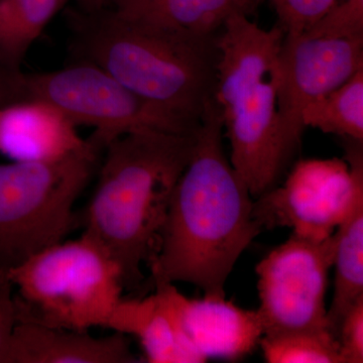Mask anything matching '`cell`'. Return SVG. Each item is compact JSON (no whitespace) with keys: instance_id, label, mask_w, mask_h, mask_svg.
<instances>
[{"instance_id":"cell-9","label":"cell","mask_w":363,"mask_h":363,"mask_svg":"<svg viewBox=\"0 0 363 363\" xmlns=\"http://www.w3.org/2000/svg\"><path fill=\"white\" fill-rule=\"evenodd\" d=\"M335 245V234L322 241L292 234L260 260L255 272L264 336L330 329L326 292Z\"/></svg>"},{"instance_id":"cell-25","label":"cell","mask_w":363,"mask_h":363,"mask_svg":"<svg viewBox=\"0 0 363 363\" xmlns=\"http://www.w3.org/2000/svg\"><path fill=\"white\" fill-rule=\"evenodd\" d=\"M240 2L241 7H242L245 13L247 14L248 11H252V0H238Z\"/></svg>"},{"instance_id":"cell-16","label":"cell","mask_w":363,"mask_h":363,"mask_svg":"<svg viewBox=\"0 0 363 363\" xmlns=\"http://www.w3.org/2000/svg\"><path fill=\"white\" fill-rule=\"evenodd\" d=\"M334 234L335 286L327 319L336 336L341 320L358 298L363 297V196Z\"/></svg>"},{"instance_id":"cell-3","label":"cell","mask_w":363,"mask_h":363,"mask_svg":"<svg viewBox=\"0 0 363 363\" xmlns=\"http://www.w3.org/2000/svg\"><path fill=\"white\" fill-rule=\"evenodd\" d=\"M75 61L94 64L145 101L200 123L216 88L217 35L174 32L104 7L66 11Z\"/></svg>"},{"instance_id":"cell-20","label":"cell","mask_w":363,"mask_h":363,"mask_svg":"<svg viewBox=\"0 0 363 363\" xmlns=\"http://www.w3.org/2000/svg\"><path fill=\"white\" fill-rule=\"evenodd\" d=\"M307 37H363V0H343L302 33Z\"/></svg>"},{"instance_id":"cell-8","label":"cell","mask_w":363,"mask_h":363,"mask_svg":"<svg viewBox=\"0 0 363 363\" xmlns=\"http://www.w3.org/2000/svg\"><path fill=\"white\" fill-rule=\"evenodd\" d=\"M346 142L345 160L298 162L283 184L255 200L262 229L289 227L314 241L333 235L363 196L362 142Z\"/></svg>"},{"instance_id":"cell-17","label":"cell","mask_w":363,"mask_h":363,"mask_svg":"<svg viewBox=\"0 0 363 363\" xmlns=\"http://www.w3.org/2000/svg\"><path fill=\"white\" fill-rule=\"evenodd\" d=\"M69 0H0V66L21 68L26 52Z\"/></svg>"},{"instance_id":"cell-15","label":"cell","mask_w":363,"mask_h":363,"mask_svg":"<svg viewBox=\"0 0 363 363\" xmlns=\"http://www.w3.org/2000/svg\"><path fill=\"white\" fill-rule=\"evenodd\" d=\"M104 7L126 20L198 35H217L231 14L245 13L238 0H105Z\"/></svg>"},{"instance_id":"cell-21","label":"cell","mask_w":363,"mask_h":363,"mask_svg":"<svg viewBox=\"0 0 363 363\" xmlns=\"http://www.w3.org/2000/svg\"><path fill=\"white\" fill-rule=\"evenodd\" d=\"M285 35L307 32L335 6L337 0H271Z\"/></svg>"},{"instance_id":"cell-14","label":"cell","mask_w":363,"mask_h":363,"mask_svg":"<svg viewBox=\"0 0 363 363\" xmlns=\"http://www.w3.org/2000/svg\"><path fill=\"white\" fill-rule=\"evenodd\" d=\"M155 289L147 297L121 298L105 328L138 338L147 362H206L184 335L164 286Z\"/></svg>"},{"instance_id":"cell-22","label":"cell","mask_w":363,"mask_h":363,"mask_svg":"<svg viewBox=\"0 0 363 363\" xmlns=\"http://www.w3.org/2000/svg\"><path fill=\"white\" fill-rule=\"evenodd\" d=\"M336 336L342 363H362L363 297L358 298L341 320Z\"/></svg>"},{"instance_id":"cell-7","label":"cell","mask_w":363,"mask_h":363,"mask_svg":"<svg viewBox=\"0 0 363 363\" xmlns=\"http://www.w3.org/2000/svg\"><path fill=\"white\" fill-rule=\"evenodd\" d=\"M26 100L51 105L76 126L94 128L92 135L105 149L133 131L193 135L200 125L145 101L104 69L86 61L44 73L0 66V105Z\"/></svg>"},{"instance_id":"cell-26","label":"cell","mask_w":363,"mask_h":363,"mask_svg":"<svg viewBox=\"0 0 363 363\" xmlns=\"http://www.w3.org/2000/svg\"><path fill=\"white\" fill-rule=\"evenodd\" d=\"M260 1H262V0H252V9H255V7L257 6V4H260Z\"/></svg>"},{"instance_id":"cell-6","label":"cell","mask_w":363,"mask_h":363,"mask_svg":"<svg viewBox=\"0 0 363 363\" xmlns=\"http://www.w3.org/2000/svg\"><path fill=\"white\" fill-rule=\"evenodd\" d=\"M89 140L59 161L0 164V271L61 242L77 223L74 206L105 150Z\"/></svg>"},{"instance_id":"cell-11","label":"cell","mask_w":363,"mask_h":363,"mask_svg":"<svg viewBox=\"0 0 363 363\" xmlns=\"http://www.w3.org/2000/svg\"><path fill=\"white\" fill-rule=\"evenodd\" d=\"M160 284L166 288L184 335L206 362L240 359L259 345L264 327L257 310L242 309L225 298H189L174 284Z\"/></svg>"},{"instance_id":"cell-13","label":"cell","mask_w":363,"mask_h":363,"mask_svg":"<svg viewBox=\"0 0 363 363\" xmlns=\"http://www.w3.org/2000/svg\"><path fill=\"white\" fill-rule=\"evenodd\" d=\"M135 359L128 336L118 332L98 338L88 331L18 322L6 363H133Z\"/></svg>"},{"instance_id":"cell-24","label":"cell","mask_w":363,"mask_h":363,"mask_svg":"<svg viewBox=\"0 0 363 363\" xmlns=\"http://www.w3.org/2000/svg\"><path fill=\"white\" fill-rule=\"evenodd\" d=\"M78 9L83 11H94L104 9L105 0H76Z\"/></svg>"},{"instance_id":"cell-1","label":"cell","mask_w":363,"mask_h":363,"mask_svg":"<svg viewBox=\"0 0 363 363\" xmlns=\"http://www.w3.org/2000/svg\"><path fill=\"white\" fill-rule=\"evenodd\" d=\"M253 205L224 152L223 123L214 98L174 189L156 255L147 264L154 285L183 281L201 289L205 298H225L233 267L264 230Z\"/></svg>"},{"instance_id":"cell-5","label":"cell","mask_w":363,"mask_h":363,"mask_svg":"<svg viewBox=\"0 0 363 363\" xmlns=\"http://www.w3.org/2000/svg\"><path fill=\"white\" fill-rule=\"evenodd\" d=\"M18 322L88 331L106 326L123 298V276L104 247L82 234L7 271Z\"/></svg>"},{"instance_id":"cell-10","label":"cell","mask_w":363,"mask_h":363,"mask_svg":"<svg viewBox=\"0 0 363 363\" xmlns=\"http://www.w3.org/2000/svg\"><path fill=\"white\" fill-rule=\"evenodd\" d=\"M363 68V37L285 35L279 54L278 111L286 136L298 147L307 105Z\"/></svg>"},{"instance_id":"cell-18","label":"cell","mask_w":363,"mask_h":363,"mask_svg":"<svg viewBox=\"0 0 363 363\" xmlns=\"http://www.w3.org/2000/svg\"><path fill=\"white\" fill-rule=\"evenodd\" d=\"M304 128L363 142V68L344 84L307 105Z\"/></svg>"},{"instance_id":"cell-19","label":"cell","mask_w":363,"mask_h":363,"mask_svg":"<svg viewBox=\"0 0 363 363\" xmlns=\"http://www.w3.org/2000/svg\"><path fill=\"white\" fill-rule=\"evenodd\" d=\"M259 345L269 363H342L337 337L330 329L264 335Z\"/></svg>"},{"instance_id":"cell-2","label":"cell","mask_w":363,"mask_h":363,"mask_svg":"<svg viewBox=\"0 0 363 363\" xmlns=\"http://www.w3.org/2000/svg\"><path fill=\"white\" fill-rule=\"evenodd\" d=\"M196 133L133 131L116 138L104 150L96 188L80 222L83 234L116 262L124 290L142 286L143 266L156 255Z\"/></svg>"},{"instance_id":"cell-23","label":"cell","mask_w":363,"mask_h":363,"mask_svg":"<svg viewBox=\"0 0 363 363\" xmlns=\"http://www.w3.org/2000/svg\"><path fill=\"white\" fill-rule=\"evenodd\" d=\"M13 290L7 271H0V363H6L14 327L18 322Z\"/></svg>"},{"instance_id":"cell-27","label":"cell","mask_w":363,"mask_h":363,"mask_svg":"<svg viewBox=\"0 0 363 363\" xmlns=\"http://www.w3.org/2000/svg\"><path fill=\"white\" fill-rule=\"evenodd\" d=\"M0 35H1V13H0Z\"/></svg>"},{"instance_id":"cell-12","label":"cell","mask_w":363,"mask_h":363,"mask_svg":"<svg viewBox=\"0 0 363 363\" xmlns=\"http://www.w3.org/2000/svg\"><path fill=\"white\" fill-rule=\"evenodd\" d=\"M78 126L35 100L0 105V155L11 162H54L89 145Z\"/></svg>"},{"instance_id":"cell-4","label":"cell","mask_w":363,"mask_h":363,"mask_svg":"<svg viewBox=\"0 0 363 363\" xmlns=\"http://www.w3.org/2000/svg\"><path fill=\"white\" fill-rule=\"evenodd\" d=\"M285 33L264 30L238 11L217 35L215 100L230 143L231 164L253 199L277 187L298 147L278 111L279 54Z\"/></svg>"}]
</instances>
